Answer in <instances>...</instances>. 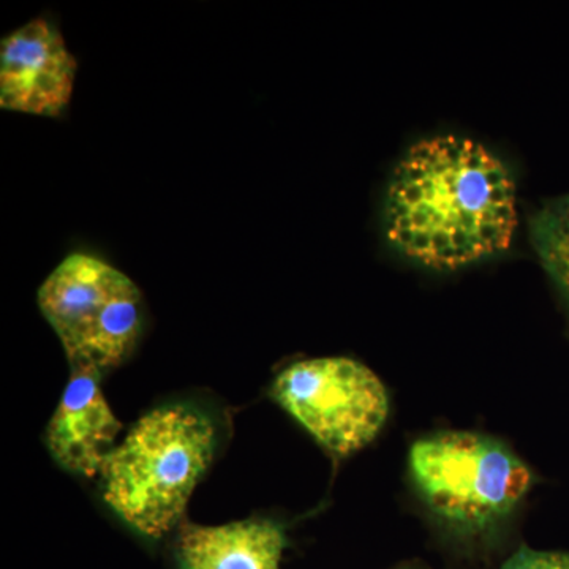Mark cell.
I'll list each match as a JSON object with an SVG mask.
<instances>
[{
	"label": "cell",
	"mask_w": 569,
	"mask_h": 569,
	"mask_svg": "<svg viewBox=\"0 0 569 569\" xmlns=\"http://www.w3.org/2000/svg\"><path fill=\"white\" fill-rule=\"evenodd\" d=\"M389 242L432 269H458L507 250L518 228L516 183L481 142L438 134L397 163L385 203Z\"/></svg>",
	"instance_id": "6da1fadb"
},
{
	"label": "cell",
	"mask_w": 569,
	"mask_h": 569,
	"mask_svg": "<svg viewBox=\"0 0 569 569\" xmlns=\"http://www.w3.org/2000/svg\"><path fill=\"white\" fill-rule=\"evenodd\" d=\"M213 448L216 429L200 410L157 408L104 460V501L142 537L162 538L181 520Z\"/></svg>",
	"instance_id": "7a4b0ae2"
},
{
	"label": "cell",
	"mask_w": 569,
	"mask_h": 569,
	"mask_svg": "<svg viewBox=\"0 0 569 569\" xmlns=\"http://www.w3.org/2000/svg\"><path fill=\"white\" fill-rule=\"evenodd\" d=\"M39 306L61 340L71 372L102 377L122 365L140 339V290L91 254L67 257L41 284Z\"/></svg>",
	"instance_id": "3957f363"
},
{
	"label": "cell",
	"mask_w": 569,
	"mask_h": 569,
	"mask_svg": "<svg viewBox=\"0 0 569 569\" xmlns=\"http://www.w3.org/2000/svg\"><path fill=\"white\" fill-rule=\"evenodd\" d=\"M410 471L427 507L449 526L479 531L507 518L527 496L530 468L511 449L473 432L415 441Z\"/></svg>",
	"instance_id": "277c9868"
},
{
	"label": "cell",
	"mask_w": 569,
	"mask_h": 569,
	"mask_svg": "<svg viewBox=\"0 0 569 569\" xmlns=\"http://www.w3.org/2000/svg\"><path fill=\"white\" fill-rule=\"evenodd\" d=\"M272 396L336 458L366 448L389 413L380 378L350 358L295 362L276 378Z\"/></svg>",
	"instance_id": "5b68a950"
},
{
	"label": "cell",
	"mask_w": 569,
	"mask_h": 569,
	"mask_svg": "<svg viewBox=\"0 0 569 569\" xmlns=\"http://www.w3.org/2000/svg\"><path fill=\"white\" fill-rule=\"evenodd\" d=\"M74 74L61 32L44 20L28 22L0 47V107L56 118L70 102Z\"/></svg>",
	"instance_id": "8992f818"
},
{
	"label": "cell",
	"mask_w": 569,
	"mask_h": 569,
	"mask_svg": "<svg viewBox=\"0 0 569 569\" xmlns=\"http://www.w3.org/2000/svg\"><path fill=\"white\" fill-rule=\"evenodd\" d=\"M100 377L71 372L61 403L47 429V447L67 471L86 478L102 473L122 429L100 391Z\"/></svg>",
	"instance_id": "52a82bcc"
},
{
	"label": "cell",
	"mask_w": 569,
	"mask_h": 569,
	"mask_svg": "<svg viewBox=\"0 0 569 569\" xmlns=\"http://www.w3.org/2000/svg\"><path fill=\"white\" fill-rule=\"evenodd\" d=\"M287 539L268 519L220 527L186 523L178 539L182 569H280Z\"/></svg>",
	"instance_id": "ba28073f"
},
{
	"label": "cell",
	"mask_w": 569,
	"mask_h": 569,
	"mask_svg": "<svg viewBox=\"0 0 569 569\" xmlns=\"http://www.w3.org/2000/svg\"><path fill=\"white\" fill-rule=\"evenodd\" d=\"M531 239L569 246V194L552 201L533 217Z\"/></svg>",
	"instance_id": "9c48e42d"
},
{
	"label": "cell",
	"mask_w": 569,
	"mask_h": 569,
	"mask_svg": "<svg viewBox=\"0 0 569 569\" xmlns=\"http://www.w3.org/2000/svg\"><path fill=\"white\" fill-rule=\"evenodd\" d=\"M533 246L546 271L569 302V246L545 241H533Z\"/></svg>",
	"instance_id": "30bf717a"
},
{
	"label": "cell",
	"mask_w": 569,
	"mask_h": 569,
	"mask_svg": "<svg viewBox=\"0 0 569 569\" xmlns=\"http://www.w3.org/2000/svg\"><path fill=\"white\" fill-rule=\"evenodd\" d=\"M501 569H569V553L520 546Z\"/></svg>",
	"instance_id": "8fae6325"
}]
</instances>
